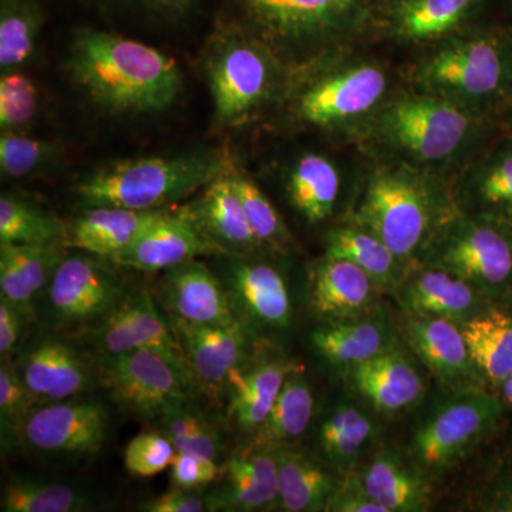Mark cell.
I'll return each instance as SVG.
<instances>
[{
  "instance_id": "cell-35",
  "label": "cell",
  "mask_w": 512,
  "mask_h": 512,
  "mask_svg": "<svg viewBox=\"0 0 512 512\" xmlns=\"http://www.w3.org/2000/svg\"><path fill=\"white\" fill-rule=\"evenodd\" d=\"M377 424L350 402L335 404L320 421L318 443L333 470L346 474L355 470L357 460L376 437Z\"/></svg>"
},
{
  "instance_id": "cell-21",
  "label": "cell",
  "mask_w": 512,
  "mask_h": 512,
  "mask_svg": "<svg viewBox=\"0 0 512 512\" xmlns=\"http://www.w3.org/2000/svg\"><path fill=\"white\" fill-rule=\"evenodd\" d=\"M357 396L376 412L396 414L412 409L424 396V382L402 345L345 370Z\"/></svg>"
},
{
  "instance_id": "cell-26",
  "label": "cell",
  "mask_w": 512,
  "mask_h": 512,
  "mask_svg": "<svg viewBox=\"0 0 512 512\" xmlns=\"http://www.w3.org/2000/svg\"><path fill=\"white\" fill-rule=\"evenodd\" d=\"M165 210L138 211L119 207L87 208L67 224L66 245L110 261L134 241Z\"/></svg>"
},
{
  "instance_id": "cell-3",
  "label": "cell",
  "mask_w": 512,
  "mask_h": 512,
  "mask_svg": "<svg viewBox=\"0 0 512 512\" xmlns=\"http://www.w3.org/2000/svg\"><path fill=\"white\" fill-rule=\"evenodd\" d=\"M451 215L419 173L389 168L367 185L357 225L382 239L407 266L423 256Z\"/></svg>"
},
{
  "instance_id": "cell-15",
  "label": "cell",
  "mask_w": 512,
  "mask_h": 512,
  "mask_svg": "<svg viewBox=\"0 0 512 512\" xmlns=\"http://www.w3.org/2000/svg\"><path fill=\"white\" fill-rule=\"evenodd\" d=\"M157 299L168 318L197 326H234L242 322L224 282L198 259L165 271Z\"/></svg>"
},
{
  "instance_id": "cell-46",
  "label": "cell",
  "mask_w": 512,
  "mask_h": 512,
  "mask_svg": "<svg viewBox=\"0 0 512 512\" xmlns=\"http://www.w3.org/2000/svg\"><path fill=\"white\" fill-rule=\"evenodd\" d=\"M175 456L173 443L160 430L144 431L127 444L124 466L131 476L154 477L168 470Z\"/></svg>"
},
{
  "instance_id": "cell-22",
  "label": "cell",
  "mask_w": 512,
  "mask_h": 512,
  "mask_svg": "<svg viewBox=\"0 0 512 512\" xmlns=\"http://www.w3.org/2000/svg\"><path fill=\"white\" fill-rule=\"evenodd\" d=\"M225 288L242 322L282 330L291 325L292 301L284 276L274 266L234 259L228 266Z\"/></svg>"
},
{
  "instance_id": "cell-33",
  "label": "cell",
  "mask_w": 512,
  "mask_h": 512,
  "mask_svg": "<svg viewBox=\"0 0 512 512\" xmlns=\"http://www.w3.org/2000/svg\"><path fill=\"white\" fill-rule=\"evenodd\" d=\"M485 386L500 389L512 373V315L491 305L461 326Z\"/></svg>"
},
{
  "instance_id": "cell-18",
  "label": "cell",
  "mask_w": 512,
  "mask_h": 512,
  "mask_svg": "<svg viewBox=\"0 0 512 512\" xmlns=\"http://www.w3.org/2000/svg\"><path fill=\"white\" fill-rule=\"evenodd\" d=\"M404 339L433 376L453 393L485 389L463 329L451 320L406 315Z\"/></svg>"
},
{
  "instance_id": "cell-51",
  "label": "cell",
  "mask_w": 512,
  "mask_h": 512,
  "mask_svg": "<svg viewBox=\"0 0 512 512\" xmlns=\"http://www.w3.org/2000/svg\"><path fill=\"white\" fill-rule=\"evenodd\" d=\"M30 318L6 299L0 298V357L2 362L12 360L18 352Z\"/></svg>"
},
{
  "instance_id": "cell-45",
  "label": "cell",
  "mask_w": 512,
  "mask_h": 512,
  "mask_svg": "<svg viewBox=\"0 0 512 512\" xmlns=\"http://www.w3.org/2000/svg\"><path fill=\"white\" fill-rule=\"evenodd\" d=\"M37 90L35 84L18 70L2 73L0 79V128L20 133L35 119Z\"/></svg>"
},
{
  "instance_id": "cell-41",
  "label": "cell",
  "mask_w": 512,
  "mask_h": 512,
  "mask_svg": "<svg viewBox=\"0 0 512 512\" xmlns=\"http://www.w3.org/2000/svg\"><path fill=\"white\" fill-rule=\"evenodd\" d=\"M45 15L36 0H0V70L12 72L32 56Z\"/></svg>"
},
{
  "instance_id": "cell-9",
  "label": "cell",
  "mask_w": 512,
  "mask_h": 512,
  "mask_svg": "<svg viewBox=\"0 0 512 512\" xmlns=\"http://www.w3.org/2000/svg\"><path fill=\"white\" fill-rule=\"evenodd\" d=\"M99 259L86 252L66 254L57 265L39 309L49 328H87L124 298L123 282Z\"/></svg>"
},
{
  "instance_id": "cell-42",
  "label": "cell",
  "mask_w": 512,
  "mask_h": 512,
  "mask_svg": "<svg viewBox=\"0 0 512 512\" xmlns=\"http://www.w3.org/2000/svg\"><path fill=\"white\" fill-rule=\"evenodd\" d=\"M67 224L52 212L37 205L3 194L0 198V242L3 244H66Z\"/></svg>"
},
{
  "instance_id": "cell-24",
  "label": "cell",
  "mask_w": 512,
  "mask_h": 512,
  "mask_svg": "<svg viewBox=\"0 0 512 512\" xmlns=\"http://www.w3.org/2000/svg\"><path fill=\"white\" fill-rule=\"evenodd\" d=\"M309 339L322 359L343 370L367 362L399 343L392 322L380 308L359 318L323 322L312 330Z\"/></svg>"
},
{
  "instance_id": "cell-17",
  "label": "cell",
  "mask_w": 512,
  "mask_h": 512,
  "mask_svg": "<svg viewBox=\"0 0 512 512\" xmlns=\"http://www.w3.org/2000/svg\"><path fill=\"white\" fill-rule=\"evenodd\" d=\"M202 255H227L198 228L187 210H165L123 252L109 262L141 272L168 271Z\"/></svg>"
},
{
  "instance_id": "cell-30",
  "label": "cell",
  "mask_w": 512,
  "mask_h": 512,
  "mask_svg": "<svg viewBox=\"0 0 512 512\" xmlns=\"http://www.w3.org/2000/svg\"><path fill=\"white\" fill-rule=\"evenodd\" d=\"M279 508L286 512L326 511L342 480L312 454L292 446L276 447Z\"/></svg>"
},
{
  "instance_id": "cell-55",
  "label": "cell",
  "mask_w": 512,
  "mask_h": 512,
  "mask_svg": "<svg viewBox=\"0 0 512 512\" xmlns=\"http://www.w3.org/2000/svg\"><path fill=\"white\" fill-rule=\"evenodd\" d=\"M512 138V136H510Z\"/></svg>"
},
{
  "instance_id": "cell-4",
  "label": "cell",
  "mask_w": 512,
  "mask_h": 512,
  "mask_svg": "<svg viewBox=\"0 0 512 512\" xmlns=\"http://www.w3.org/2000/svg\"><path fill=\"white\" fill-rule=\"evenodd\" d=\"M427 94L466 109H498L512 103V40L481 35L456 40L427 57L416 72Z\"/></svg>"
},
{
  "instance_id": "cell-52",
  "label": "cell",
  "mask_w": 512,
  "mask_h": 512,
  "mask_svg": "<svg viewBox=\"0 0 512 512\" xmlns=\"http://www.w3.org/2000/svg\"><path fill=\"white\" fill-rule=\"evenodd\" d=\"M111 2L144 10L163 18H180L187 15L194 5V0H111Z\"/></svg>"
},
{
  "instance_id": "cell-54",
  "label": "cell",
  "mask_w": 512,
  "mask_h": 512,
  "mask_svg": "<svg viewBox=\"0 0 512 512\" xmlns=\"http://www.w3.org/2000/svg\"><path fill=\"white\" fill-rule=\"evenodd\" d=\"M500 399L503 400L504 406L512 410V373L505 379V382L500 386Z\"/></svg>"
},
{
  "instance_id": "cell-5",
  "label": "cell",
  "mask_w": 512,
  "mask_h": 512,
  "mask_svg": "<svg viewBox=\"0 0 512 512\" xmlns=\"http://www.w3.org/2000/svg\"><path fill=\"white\" fill-rule=\"evenodd\" d=\"M491 302L512 298V228L471 214L451 215L423 254Z\"/></svg>"
},
{
  "instance_id": "cell-27",
  "label": "cell",
  "mask_w": 512,
  "mask_h": 512,
  "mask_svg": "<svg viewBox=\"0 0 512 512\" xmlns=\"http://www.w3.org/2000/svg\"><path fill=\"white\" fill-rule=\"evenodd\" d=\"M67 248L64 242L23 245L0 242V298L32 319L36 315L37 298L66 256Z\"/></svg>"
},
{
  "instance_id": "cell-36",
  "label": "cell",
  "mask_w": 512,
  "mask_h": 512,
  "mask_svg": "<svg viewBox=\"0 0 512 512\" xmlns=\"http://www.w3.org/2000/svg\"><path fill=\"white\" fill-rule=\"evenodd\" d=\"M288 191L299 214L309 224H319L330 217L338 201V168L326 157L306 154L299 158L289 175Z\"/></svg>"
},
{
  "instance_id": "cell-1",
  "label": "cell",
  "mask_w": 512,
  "mask_h": 512,
  "mask_svg": "<svg viewBox=\"0 0 512 512\" xmlns=\"http://www.w3.org/2000/svg\"><path fill=\"white\" fill-rule=\"evenodd\" d=\"M69 70L94 103L114 114L163 111L181 92V73L173 57L103 30L77 33Z\"/></svg>"
},
{
  "instance_id": "cell-31",
  "label": "cell",
  "mask_w": 512,
  "mask_h": 512,
  "mask_svg": "<svg viewBox=\"0 0 512 512\" xmlns=\"http://www.w3.org/2000/svg\"><path fill=\"white\" fill-rule=\"evenodd\" d=\"M299 369L301 367L284 359L265 360L241 367L228 384L229 419L239 429L256 433L269 416L286 379Z\"/></svg>"
},
{
  "instance_id": "cell-20",
  "label": "cell",
  "mask_w": 512,
  "mask_h": 512,
  "mask_svg": "<svg viewBox=\"0 0 512 512\" xmlns=\"http://www.w3.org/2000/svg\"><path fill=\"white\" fill-rule=\"evenodd\" d=\"M211 511H269L279 507L276 448L254 443L234 451L222 463Z\"/></svg>"
},
{
  "instance_id": "cell-39",
  "label": "cell",
  "mask_w": 512,
  "mask_h": 512,
  "mask_svg": "<svg viewBox=\"0 0 512 512\" xmlns=\"http://www.w3.org/2000/svg\"><path fill=\"white\" fill-rule=\"evenodd\" d=\"M93 508L92 498L72 485L13 476L2 491L3 512H82Z\"/></svg>"
},
{
  "instance_id": "cell-23",
  "label": "cell",
  "mask_w": 512,
  "mask_h": 512,
  "mask_svg": "<svg viewBox=\"0 0 512 512\" xmlns=\"http://www.w3.org/2000/svg\"><path fill=\"white\" fill-rule=\"evenodd\" d=\"M379 286L359 266L326 255L316 264L311 281V305L323 322L359 318L376 311Z\"/></svg>"
},
{
  "instance_id": "cell-2",
  "label": "cell",
  "mask_w": 512,
  "mask_h": 512,
  "mask_svg": "<svg viewBox=\"0 0 512 512\" xmlns=\"http://www.w3.org/2000/svg\"><path fill=\"white\" fill-rule=\"evenodd\" d=\"M228 168L224 154L211 151L133 158L94 171L74 191L86 208L164 210L207 187Z\"/></svg>"
},
{
  "instance_id": "cell-49",
  "label": "cell",
  "mask_w": 512,
  "mask_h": 512,
  "mask_svg": "<svg viewBox=\"0 0 512 512\" xmlns=\"http://www.w3.org/2000/svg\"><path fill=\"white\" fill-rule=\"evenodd\" d=\"M326 512H384L367 494L355 470L343 474L342 480L330 498Z\"/></svg>"
},
{
  "instance_id": "cell-32",
  "label": "cell",
  "mask_w": 512,
  "mask_h": 512,
  "mask_svg": "<svg viewBox=\"0 0 512 512\" xmlns=\"http://www.w3.org/2000/svg\"><path fill=\"white\" fill-rule=\"evenodd\" d=\"M466 214L512 228V138H505L481 158L461 183Z\"/></svg>"
},
{
  "instance_id": "cell-19",
  "label": "cell",
  "mask_w": 512,
  "mask_h": 512,
  "mask_svg": "<svg viewBox=\"0 0 512 512\" xmlns=\"http://www.w3.org/2000/svg\"><path fill=\"white\" fill-rule=\"evenodd\" d=\"M394 295L406 315L447 319L460 326L493 305L460 276L426 264L407 271Z\"/></svg>"
},
{
  "instance_id": "cell-14",
  "label": "cell",
  "mask_w": 512,
  "mask_h": 512,
  "mask_svg": "<svg viewBox=\"0 0 512 512\" xmlns=\"http://www.w3.org/2000/svg\"><path fill=\"white\" fill-rule=\"evenodd\" d=\"M386 89V73L380 67L353 64L308 87L298 101V114L313 126H339L376 109Z\"/></svg>"
},
{
  "instance_id": "cell-16",
  "label": "cell",
  "mask_w": 512,
  "mask_h": 512,
  "mask_svg": "<svg viewBox=\"0 0 512 512\" xmlns=\"http://www.w3.org/2000/svg\"><path fill=\"white\" fill-rule=\"evenodd\" d=\"M183 346L197 389L210 397L227 392L229 380L247 365L251 335L245 323L197 326L168 318Z\"/></svg>"
},
{
  "instance_id": "cell-50",
  "label": "cell",
  "mask_w": 512,
  "mask_h": 512,
  "mask_svg": "<svg viewBox=\"0 0 512 512\" xmlns=\"http://www.w3.org/2000/svg\"><path fill=\"white\" fill-rule=\"evenodd\" d=\"M138 510L146 512H205L211 511L210 495L202 490H184L171 487L167 493L140 505Z\"/></svg>"
},
{
  "instance_id": "cell-34",
  "label": "cell",
  "mask_w": 512,
  "mask_h": 512,
  "mask_svg": "<svg viewBox=\"0 0 512 512\" xmlns=\"http://www.w3.org/2000/svg\"><path fill=\"white\" fill-rule=\"evenodd\" d=\"M326 255L346 259L359 266L382 292L394 293L407 272V266L382 239L357 224L329 231L326 235Z\"/></svg>"
},
{
  "instance_id": "cell-7",
  "label": "cell",
  "mask_w": 512,
  "mask_h": 512,
  "mask_svg": "<svg viewBox=\"0 0 512 512\" xmlns=\"http://www.w3.org/2000/svg\"><path fill=\"white\" fill-rule=\"evenodd\" d=\"M99 383L128 413L156 421L168 406L197 389L187 360L158 349L94 357Z\"/></svg>"
},
{
  "instance_id": "cell-8",
  "label": "cell",
  "mask_w": 512,
  "mask_h": 512,
  "mask_svg": "<svg viewBox=\"0 0 512 512\" xmlns=\"http://www.w3.org/2000/svg\"><path fill=\"white\" fill-rule=\"evenodd\" d=\"M477 113L443 97H400L380 113L377 128L390 146L420 163L434 164L457 153L477 128Z\"/></svg>"
},
{
  "instance_id": "cell-37",
  "label": "cell",
  "mask_w": 512,
  "mask_h": 512,
  "mask_svg": "<svg viewBox=\"0 0 512 512\" xmlns=\"http://www.w3.org/2000/svg\"><path fill=\"white\" fill-rule=\"evenodd\" d=\"M315 397L301 369L289 375L269 416L256 431V443L271 447L292 446L311 426Z\"/></svg>"
},
{
  "instance_id": "cell-48",
  "label": "cell",
  "mask_w": 512,
  "mask_h": 512,
  "mask_svg": "<svg viewBox=\"0 0 512 512\" xmlns=\"http://www.w3.org/2000/svg\"><path fill=\"white\" fill-rule=\"evenodd\" d=\"M168 470L173 487L202 490L212 483H218L222 474V464L194 454L177 453Z\"/></svg>"
},
{
  "instance_id": "cell-53",
  "label": "cell",
  "mask_w": 512,
  "mask_h": 512,
  "mask_svg": "<svg viewBox=\"0 0 512 512\" xmlns=\"http://www.w3.org/2000/svg\"><path fill=\"white\" fill-rule=\"evenodd\" d=\"M488 497L487 510L512 512V473H505L501 480L495 481L493 494Z\"/></svg>"
},
{
  "instance_id": "cell-10",
  "label": "cell",
  "mask_w": 512,
  "mask_h": 512,
  "mask_svg": "<svg viewBox=\"0 0 512 512\" xmlns=\"http://www.w3.org/2000/svg\"><path fill=\"white\" fill-rule=\"evenodd\" d=\"M109 430L110 412L104 403L77 396L37 404L23 420L19 439L46 456L87 457L99 453Z\"/></svg>"
},
{
  "instance_id": "cell-43",
  "label": "cell",
  "mask_w": 512,
  "mask_h": 512,
  "mask_svg": "<svg viewBox=\"0 0 512 512\" xmlns=\"http://www.w3.org/2000/svg\"><path fill=\"white\" fill-rule=\"evenodd\" d=\"M231 183L242 202L249 225L259 244L284 249L291 244V235L286 229L281 215L275 210L268 197L244 174L229 168Z\"/></svg>"
},
{
  "instance_id": "cell-28",
  "label": "cell",
  "mask_w": 512,
  "mask_h": 512,
  "mask_svg": "<svg viewBox=\"0 0 512 512\" xmlns=\"http://www.w3.org/2000/svg\"><path fill=\"white\" fill-rule=\"evenodd\" d=\"M231 168V167H229ZM229 168L205 187L197 201L185 207L198 228L227 255H244L261 247L256 239Z\"/></svg>"
},
{
  "instance_id": "cell-44",
  "label": "cell",
  "mask_w": 512,
  "mask_h": 512,
  "mask_svg": "<svg viewBox=\"0 0 512 512\" xmlns=\"http://www.w3.org/2000/svg\"><path fill=\"white\" fill-rule=\"evenodd\" d=\"M59 150L49 141L3 131L0 137V171L8 178H23L55 163Z\"/></svg>"
},
{
  "instance_id": "cell-40",
  "label": "cell",
  "mask_w": 512,
  "mask_h": 512,
  "mask_svg": "<svg viewBox=\"0 0 512 512\" xmlns=\"http://www.w3.org/2000/svg\"><path fill=\"white\" fill-rule=\"evenodd\" d=\"M476 0H403L396 12V30L410 42H430L453 32L467 18Z\"/></svg>"
},
{
  "instance_id": "cell-11",
  "label": "cell",
  "mask_w": 512,
  "mask_h": 512,
  "mask_svg": "<svg viewBox=\"0 0 512 512\" xmlns=\"http://www.w3.org/2000/svg\"><path fill=\"white\" fill-rule=\"evenodd\" d=\"M215 114L232 123L261 106L276 83V64L268 50L242 37L222 39L207 66Z\"/></svg>"
},
{
  "instance_id": "cell-29",
  "label": "cell",
  "mask_w": 512,
  "mask_h": 512,
  "mask_svg": "<svg viewBox=\"0 0 512 512\" xmlns=\"http://www.w3.org/2000/svg\"><path fill=\"white\" fill-rule=\"evenodd\" d=\"M367 494L384 512H421L430 505L429 477L410 457L382 450L359 471Z\"/></svg>"
},
{
  "instance_id": "cell-38",
  "label": "cell",
  "mask_w": 512,
  "mask_h": 512,
  "mask_svg": "<svg viewBox=\"0 0 512 512\" xmlns=\"http://www.w3.org/2000/svg\"><path fill=\"white\" fill-rule=\"evenodd\" d=\"M156 423L177 453L194 454L221 464L227 458L220 429L192 402V397L168 406Z\"/></svg>"
},
{
  "instance_id": "cell-12",
  "label": "cell",
  "mask_w": 512,
  "mask_h": 512,
  "mask_svg": "<svg viewBox=\"0 0 512 512\" xmlns=\"http://www.w3.org/2000/svg\"><path fill=\"white\" fill-rule=\"evenodd\" d=\"M79 336L93 357L158 349L187 360L168 316L160 312L146 289L127 292L107 315L80 329Z\"/></svg>"
},
{
  "instance_id": "cell-6",
  "label": "cell",
  "mask_w": 512,
  "mask_h": 512,
  "mask_svg": "<svg viewBox=\"0 0 512 512\" xmlns=\"http://www.w3.org/2000/svg\"><path fill=\"white\" fill-rule=\"evenodd\" d=\"M504 409L500 396L485 389L457 392L421 421L410 460L427 477L456 466L497 430Z\"/></svg>"
},
{
  "instance_id": "cell-13",
  "label": "cell",
  "mask_w": 512,
  "mask_h": 512,
  "mask_svg": "<svg viewBox=\"0 0 512 512\" xmlns=\"http://www.w3.org/2000/svg\"><path fill=\"white\" fill-rule=\"evenodd\" d=\"M15 367L36 406L72 399L99 383L96 359L53 336L33 342Z\"/></svg>"
},
{
  "instance_id": "cell-25",
  "label": "cell",
  "mask_w": 512,
  "mask_h": 512,
  "mask_svg": "<svg viewBox=\"0 0 512 512\" xmlns=\"http://www.w3.org/2000/svg\"><path fill=\"white\" fill-rule=\"evenodd\" d=\"M360 0H242L245 10L272 35L289 40L333 32L353 15Z\"/></svg>"
},
{
  "instance_id": "cell-47",
  "label": "cell",
  "mask_w": 512,
  "mask_h": 512,
  "mask_svg": "<svg viewBox=\"0 0 512 512\" xmlns=\"http://www.w3.org/2000/svg\"><path fill=\"white\" fill-rule=\"evenodd\" d=\"M32 396L20 379L18 370L12 360L2 362L0 366V419L2 433L8 440L19 439V429L23 420L35 407Z\"/></svg>"
}]
</instances>
